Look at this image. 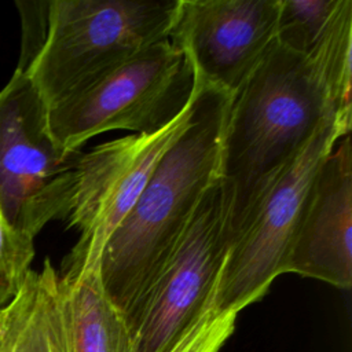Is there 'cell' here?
<instances>
[{
  "label": "cell",
  "mask_w": 352,
  "mask_h": 352,
  "mask_svg": "<svg viewBox=\"0 0 352 352\" xmlns=\"http://www.w3.org/2000/svg\"><path fill=\"white\" fill-rule=\"evenodd\" d=\"M0 352H65L58 271L48 258L0 308Z\"/></svg>",
  "instance_id": "cell-12"
},
{
  "label": "cell",
  "mask_w": 352,
  "mask_h": 352,
  "mask_svg": "<svg viewBox=\"0 0 352 352\" xmlns=\"http://www.w3.org/2000/svg\"><path fill=\"white\" fill-rule=\"evenodd\" d=\"M236 315L217 316L208 312L168 352H219L235 329Z\"/></svg>",
  "instance_id": "cell-15"
},
{
  "label": "cell",
  "mask_w": 352,
  "mask_h": 352,
  "mask_svg": "<svg viewBox=\"0 0 352 352\" xmlns=\"http://www.w3.org/2000/svg\"><path fill=\"white\" fill-rule=\"evenodd\" d=\"M352 114L330 117L272 183L248 226L232 239L212 301L217 316L238 315L258 301L287 258L311 182L337 142L351 132Z\"/></svg>",
  "instance_id": "cell-6"
},
{
  "label": "cell",
  "mask_w": 352,
  "mask_h": 352,
  "mask_svg": "<svg viewBox=\"0 0 352 352\" xmlns=\"http://www.w3.org/2000/svg\"><path fill=\"white\" fill-rule=\"evenodd\" d=\"M58 298L65 352H135L125 320L103 290L99 268H62Z\"/></svg>",
  "instance_id": "cell-11"
},
{
  "label": "cell",
  "mask_w": 352,
  "mask_h": 352,
  "mask_svg": "<svg viewBox=\"0 0 352 352\" xmlns=\"http://www.w3.org/2000/svg\"><path fill=\"white\" fill-rule=\"evenodd\" d=\"M78 151L52 138L48 107L23 69L0 91V216L33 238L55 219H66Z\"/></svg>",
  "instance_id": "cell-5"
},
{
  "label": "cell",
  "mask_w": 352,
  "mask_h": 352,
  "mask_svg": "<svg viewBox=\"0 0 352 352\" xmlns=\"http://www.w3.org/2000/svg\"><path fill=\"white\" fill-rule=\"evenodd\" d=\"M336 114H352V103L334 84L326 60L315 51L301 55L275 41L232 96L227 114L219 179L230 243L283 169Z\"/></svg>",
  "instance_id": "cell-1"
},
{
  "label": "cell",
  "mask_w": 352,
  "mask_h": 352,
  "mask_svg": "<svg viewBox=\"0 0 352 352\" xmlns=\"http://www.w3.org/2000/svg\"><path fill=\"white\" fill-rule=\"evenodd\" d=\"M228 206L217 177L202 197L175 254L132 323L135 352H168L212 311L230 245Z\"/></svg>",
  "instance_id": "cell-7"
},
{
  "label": "cell",
  "mask_w": 352,
  "mask_h": 352,
  "mask_svg": "<svg viewBox=\"0 0 352 352\" xmlns=\"http://www.w3.org/2000/svg\"><path fill=\"white\" fill-rule=\"evenodd\" d=\"M177 0H52L23 69L47 106L169 38Z\"/></svg>",
  "instance_id": "cell-3"
},
{
  "label": "cell",
  "mask_w": 352,
  "mask_h": 352,
  "mask_svg": "<svg viewBox=\"0 0 352 352\" xmlns=\"http://www.w3.org/2000/svg\"><path fill=\"white\" fill-rule=\"evenodd\" d=\"M34 257V238L14 230L0 216V308L22 287Z\"/></svg>",
  "instance_id": "cell-14"
},
{
  "label": "cell",
  "mask_w": 352,
  "mask_h": 352,
  "mask_svg": "<svg viewBox=\"0 0 352 352\" xmlns=\"http://www.w3.org/2000/svg\"><path fill=\"white\" fill-rule=\"evenodd\" d=\"M280 0H177L169 40L204 82L234 96L276 41Z\"/></svg>",
  "instance_id": "cell-9"
},
{
  "label": "cell",
  "mask_w": 352,
  "mask_h": 352,
  "mask_svg": "<svg viewBox=\"0 0 352 352\" xmlns=\"http://www.w3.org/2000/svg\"><path fill=\"white\" fill-rule=\"evenodd\" d=\"M344 0H280L276 44L308 55L324 36Z\"/></svg>",
  "instance_id": "cell-13"
},
{
  "label": "cell",
  "mask_w": 352,
  "mask_h": 352,
  "mask_svg": "<svg viewBox=\"0 0 352 352\" xmlns=\"http://www.w3.org/2000/svg\"><path fill=\"white\" fill-rule=\"evenodd\" d=\"M191 109L192 100L157 133H133L80 153L66 217L78 239L62 268H99L106 242L138 201L160 158L184 131Z\"/></svg>",
  "instance_id": "cell-8"
},
{
  "label": "cell",
  "mask_w": 352,
  "mask_h": 352,
  "mask_svg": "<svg viewBox=\"0 0 352 352\" xmlns=\"http://www.w3.org/2000/svg\"><path fill=\"white\" fill-rule=\"evenodd\" d=\"M352 148L342 136L318 168L308 188L286 272L352 285Z\"/></svg>",
  "instance_id": "cell-10"
},
{
  "label": "cell",
  "mask_w": 352,
  "mask_h": 352,
  "mask_svg": "<svg viewBox=\"0 0 352 352\" xmlns=\"http://www.w3.org/2000/svg\"><path fill=\"white\" fill-rule=\"evenodd\" d=\"M194 89L191 60L168 38L47 106L50 132L66 151L113 129L153 135L190 106Z\"/></svg>",
  "instance_id": "cell-4"
},
{
  "label": "cell",
  "mask_w": 352,
  "mask_h": 352,
  "mask_svg": "<svg viewBox=\"0 0 352 352\" xmlns=\"http://www.w3.org/2000/svg\"><path fill=\"white\" fill-rule=\"evenodd\" d=\"M232 96L195 74L188 124L160 158L138 201L106 242L99 276L129 331L148 290L179 248L195 210L219 177Z\"/></svg>",
  "instance_id": "cell-2"
}]
</instances>
